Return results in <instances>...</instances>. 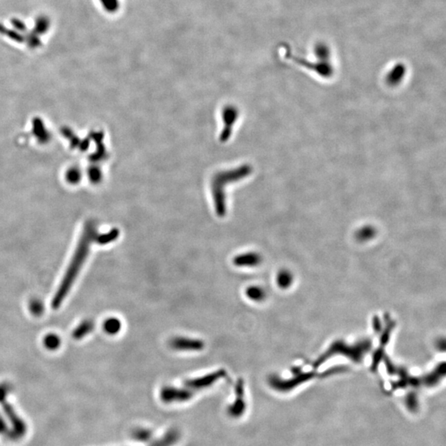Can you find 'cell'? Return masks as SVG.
<instances>
[{"label": "cell", "mask_w": 446, "mask_h": 446, "mask_svg": "<svg viewBox=\"0 0 446 446\" xmlns=\"http://www.w3.org/2000/svg\"><path fill=\"white\" fill-rule=\"evenodd\" d=\"M91 241H92V236L89 233L87 236L83 237V239H82V241L78 245L76 252L74 253L72 260L66 269V273L64 274L62 282L60 284L55 295L53 297L51 302L53 309H59L64 300L66 299V296L70 293V289L77 278V276L83 267V263L86 262L87 259Z\"/></svg>", "instance_id": "1"}, {"label": "cell", "mask_w": 446, "mask_h": 446, "mask_svg": "<svg viewBox=\"0 0 446 446\" xmlns=\"http://www.w3.org/2000/svg\"><path fill=\"white\" fill-rule=\"evenodd\" d=\"M9 391V387L7 384L0 385V403L2 404L3 407L5 408V412L7 415H9V418L12 421L14 427V438L17 439L18 437H22V435H24L26 431V427H25L24 422L18 417V415L16 414L14 409L12 407L11 405L9 404L7 402L6 395L7 393Z\"/></svg>", "instance_id": "2"}, {"label": "cell", "mask_w": 446, "mask_h": 446, "mask_svg": "<svg viewBox=\"0 0 446 446\" xmlns=\"http://www.w3.org/2000/svg\"><path fill=\"white\" fill-rule=\"evenodd\" d=\"M193 393L190 388H180V387L166 386L160 390V396L164 403H180L189 400L193 396Z\"/></svg>", "instance_id": "3"}, {"label": "cell", "mask_w": 446, "mask_h": 446, "mask_svg": "<svg viewBox=\"0 0 446 446\" xmlns=\"http://www.w3.org/2000/svg\"><path fill=\"white\" fill-rule=\"evenodd\" d=\"M227 374L228 373L225 370H223V369L222 370H218L203 377L188 379V380L185 381L184 385H185L186 387L190 388L192 391L203 389V388L210 387L212 384H214L220 378L227 376Z\"/></svg>", "instance_id": "4"}, {"label": "cell", "mask_w": 446, "mask_h": 446, "mask_svg": "<svg viewBox=\"0 0 446 446\" xmlns=\"http://www.w3.org/2000/svg\"><path fill=\"white\" fill-rule=\"evenodd\" d=\"M170 346L178 351H200L205 347L204 341L186 337H175L170 341Z\"/></svg>", "instance_id": "5"}, {"label": "cell", "mask_w": 446, "mask_h": 446, "mask_svg": "<svg viewBox=\"0 0 446 446\" xmlns=\"http://www.w3.org/2000/svg\"><path fill=\"white\" fill-rule=\"evenodd\" d=\"M236 401L228 407V413L233 417H238L239 415H242L246 407L244 400V381L241 378L236 382Z\"/></svg>", "instance_id": "6"}, {"label": "cell", "mask_w": 446, "mask_h": 446, "mask_svg": "<svg viewBox=\"0 0 446 446\" xmlns=\"http://www.w3.org/2000/svg\"><path fill=\"white\" fill-rule=\"evenodd\" d=\"M260 262H261V257L260 255L254 252H248L245 254L239 255L233 260L234 265L238 267L258 266Z\"/></svg>", "instance_id": "7"}, {"label": "cell", "mask_w": 446, "mask_h": 446, "mask_svg": "<svg viewBox=\"0 0 446 446\" xmlns=\"http://www.w3.org/2000/svg\"><path fill=\"white\" fill-rule=\"evenodd\" d=\"M245 295L247 296L248 298L252 301L261 302L263 300L265 299L266 292L261 287L253 285V286L248 287L247 289H245Z\"/></svg>", "instance_id": "8"}, {"label": "cell", "mask_w": 446, "mask_h": 446, "mask_svg": "<svg viewBox=\"0 0 446 446\" xmlns=\"http://www.w3.org/2000/svg\"><path fill=\"white\" fill-rule=\"evenodd\" d=\"M103 329L107 334H118L122 329V322L117 317H110L104 322Z\"/></svg>", "instance_id": "9"}, {"label": "cell", "mask_w": 446, "mask_h": 446, "mask_svg": "<svg viewBox=\"0 0 446 446\" xmlns=\"http://www.w3.org/2000/svg\"><path fill=\"white\" fill-rule=\"evenodd\" d=\"M94 329V323L91 321H86L82 322L73 332V337L75 339L79 340L83 338L86 334L92 331Z\"/></svg>", "instance_id": "10"}, {"label": "cell", "mask_w": 446, "mask_h": 446, "mask_svg": "<svg viewBox=\"0 0 446 446\" xmlns=\"http://www.w3.org/2000/svg\"><path fill=\"white\" fill-rule=\"evenodd\" d=\"M293 281L291 273L287 270H281L277 275V283L281 289H286L290 286Z\"/></svg>", "instance_id": "11"}, {"label": "cell", "mask_w": 446, "mask_h": 446, "mask_svg": "<svg viewBox=\"0 0 446 446\" xmlns=\"http://www.w3.org/2000/svg\"><path fill=\"white\" fill-rule=\"evenodd\" d=\"M44 344L49 350H55L60 346L61 339L57 334H50L46 336V338L44 340Z\"/></svg>", "instance_id": "12"}, {"label": "cell", "mask_w": 446, "mask_h": 446, "mask_svg": "<svg viewBox=\"0 0 446 446\" xmlns=\"http://www.w3.org/2000/svg\"><path fill=\"white\" fill-rule=\"evenodd\" d=\"M406 406L409 411L411 412H416L419 408L417 396L415 394H410L406 398Z\"/></svg>", "instance_id": "13"}, {"label": "cell", "mask_w": 446, "mask_h": 446, "mask_svg": "<svg viewBox=\"0 0 446 446\" xmlns=\"http://www.w3.org/2000/svg\"><path fill=\"white\" fill-rule=\"evenodd\" d=\"M30 310L36 316H39L43 313L44 306L39 300H33L30 303Z\"/></svg>", "instance_id": "14"}, {"label": "cell", "mask_w": 446, "mask_h": 446, "mask_svg": "<svg viewBox=\"0 0 446 446\" xmlns=\"http://www.w3.org/2000/svg\"><path fill=\"white\" fill-rule=\"evenodd\" d=\"M176 438H177V435H175V434L174 435H167L166 438L163 441L157 443L155 446H170L176 440Z\"/></svg>", "instance_id": "15"}]
</instances>
